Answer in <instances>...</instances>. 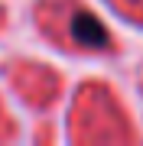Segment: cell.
Here are the masks:
<instances>
[{"label":"cell","instance_id":"cell-1","mask_svg":"<svg viewBox=\"0 0 143 146\" xmlns=\"http://www.w3.org/2000/svg\"><path fill=\"white\" fill-rule=\"evenodd\" d=\"M72 29H75V39L85 42V46H104V42H107V33L101 29L88 13H78V20H75Z\"/></svg>","mask_w":143,"mask_h":146}]
</instances>
